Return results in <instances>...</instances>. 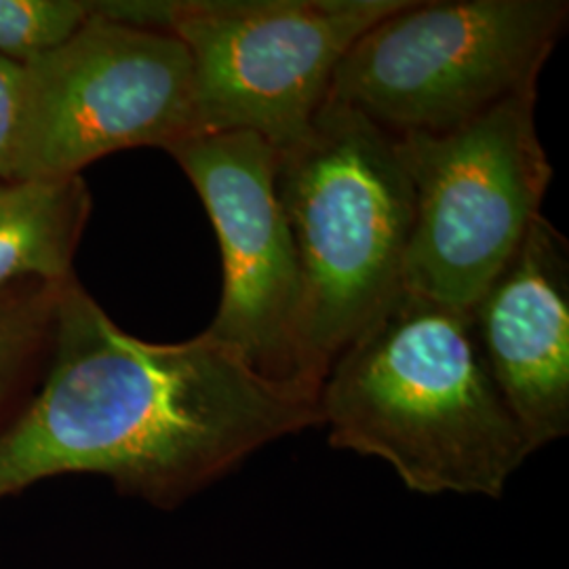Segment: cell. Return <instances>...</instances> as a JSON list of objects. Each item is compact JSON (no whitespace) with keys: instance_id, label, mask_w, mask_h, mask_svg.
Instances as JSON below:
<instances>
[{"instance_id":"obj_1","label":"cell","mask_w":569,"mask_h":569,"mask_svg":"<svg viewBox=\"0 0 569 569\" xmlns=\"http://www.w3.org/2000/svg\"><path fill=\"white\" fill-rule=\"evenodd\" d=\"M317 401L204 331L176 345L127 333L74 277L61 284L41 380L0 430V502L44 479L98 475L178 509L256 451L321 427Z\"/></svg>"},{"instance_id":"obj_2","label":"cell","mask_w":569,"mask_h":569,"mask_svg":"<svg viewBox=\"0 0 569 569\" xmlns=\"http://www.w3.org/2000/svg\"><path fill=\"white\" fill-rule=\"evenodd\" d=\"M329 446L385 460L416 493L500 498L531 456L470 312L403 289L319 390Z\"/></svg>"},{"instance_id":"obj_3","label":"cell","mask_w":569,"mask_h":569,"mask_svg":"<svg viewBox=\"0 0 569 569\" xmlns=\"http://www.w3.org/2000/svg\"><path fill=\"white\" fill-rule=\"evenodd\" d=\"M277 192L302 274L305 373L321 390L346 346L406 289L413 186L401 138L326 102L305 140L277 152Z\"/></svg>"},{"instance_id":"obj_4","label":"cell","mask_w":569,"mask_h":569,"mask_svg":"<svg viewBox=\"0 0 569 569\" xmlns=\"http://www.w3.org/2000/svg\"><path fill=\"white\" fill-rule=\"evenodd\" d=\"M568 20L566 0H406L346 51L327 102L395 136L443 133L538 93Z\"/></svg>"},{"instance_id":"obj_5","label":"cell","mask_w":569,"mask_h":569,"mask_svg":"<svg viewBox=\"0 0 569 569\" xmlns=\"http://www.w3.org/2000/svg\"><path fill=\"white\" fill-rule=\"evenodd\" d=\"M526 93L443 133L401 138L413 186L406 289L468 310L542 216L552 180Z\"/></svg>"},{"instance_id":"obj_6","label":"cell","mask_w":569,"mask_h":569,"mask_svg":"<svg viewBox=\"0 0 569 569\" xmlns=\"http://www.w3.org/2000/svg\"><path fill=\"white\" fill-rule=\"evenodd\" d=\"M406 0H167L183 42L199 133L247 131L274 152L302 142L336 68Z\"/></svg>"},{"instance_id":"obj_7","label":"cell","mask_w":569,"mask_h":569,"mask_svg":"<svg viewBox=\"0 0 569 569\" xmlns=\"http://www.w3.org/2000/svg\"><path fill=\"white\" fill-rule=\"evenodd\" d=\"M197 133L183 42L89 16L58 49L23 66L11 180L81 176L112 152L167 150Z\"/></svg>"},{"instance_id":"obj_8","label":"cell","mask_w":569,"mask_h":569,"mask_svg":"<svg viewBox=\"0 0 569 569\" xmlns=\"http://www.w3.org/2000/svg\"><path fill=\"white\" fill-rule=\"evenodd\" d=\"M167 152L199 192L222 251V298L204 333L266 380L319 395L300 352L302 274L277 152L247 131L197 133Z\"/></svg>"},{"instance_id":"obj_9","label":"cell","mask_w":569,"mask_h":569,"mask_svg":"<svg viewBox=\"0 0 569 569\" xmlns=\"http://www.w3.org/2000/svg\"><path fill=\"white\" fill-rule=\"evenodd\" d=\"M489 373L529 449L569 432V244L538 216L468 308Z\"/></svg>"},{"instance_id":"obj_10","label":"cell","mask_w":569,"mask_h":569,"mask_svg":"<svg viewBox=\"0 0 569 569\" xmlns=\"http://www.w3.org/2000/svg\"><path fill=\"white\" fill-rule=\"evenodd\" d=\"M89 216L82 176L0 180V289L70 281Z\"/></svg>"},{"instance_id":"obj_11","label":"cell","mask_w":569,"mask_h":569,"mask_svg":"<svg viewBox=\"0 0 569 569\" xmlns=\"http://www.w3.org/2000/svg\"><path fill=\"white\" fill-rule=\"evenodd\" d=\"M61 284L23 281L0 289V430L41 380Z\"/></svg>"},{"instance_id":"obj_12","label":"cell","mask_w":569,"mask_h":569,"mask_svg":"<svg viewBox=\"0 0 569 569\" xmlns=\"http://www.w3.org/2000/svg\"><path fill=\"white\" fill-rule=\"evenodd\" d=\"M89 0H0V56L26 66L89 20Z\"/></svg>"},{"instance_id":"obj_13","label":"cell","mask_w":569,"mask_h":569,"mask_svg":"<svg viewBox=\"0 0 569 569\" xmlns=\"http://www.w3.org/2000/svg\"><path fill=\"white\" fill-rule=\"evenodd\" d=\"M23 66L0 56V180H11L20 131Z\"/></svg>"}]
</instances>
